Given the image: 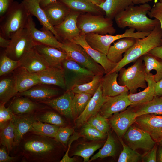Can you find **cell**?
Instances as JSON below:
<instances>
[{
    "label": "cell",
    "instance_id": "6da1fadb",
    "mask_svg": "<svg viewBox=\"0 0 162 162\" xmlns=\"http://www.w3.org/2000/svg\"><path fill=\"white\" fill-rule=\"evenodd\" d=\"M60 143L54 138L29 132L16 146V155L22 162H51Z\"/></svg>",
    "mask_w": 162,
    "mask_h": 162
},
{
    "label": "cell",
    "instance_id": "7a4b0ae2",
    "mask_svg": "<svg viewBox=\"0 0 162 162\" xmlns=\"http://www.w3.org/2000/svg\"><path fill=\"white\" fill-rule=\"evenodd\" d=\"M151 8L148 3L130 5L116 16V23L120 28L128 27L137 32H150L160 24L157 19H152L147 16Z\"/></svg>",
    "mask_w": 162,
    "mask_h": 162
},
{
    "label": "cell",
    "instance_id": "3957f363",
    "mask_svg": "<svg viewBox=\"0 0 162 162\" xmlns=\"http://www.w3.org/2000/svg\"><path fill=\"white\" fill-rule=\"evenodd\" d=\"M162 46V30L160 24L147 36L136 39L134 44L124 54L121 61L110 72H118L128 64L135 62L155 47Z\"/></svg>",
    "mask_w": 162,
    "mask_h": 162
},
{
    "label": "cell",
    "instance_id": "277c9868",
    "mask_svg": "<svg viewBox=\"0 0 162 162\" xmlns=\"http://www.w3.org/2000/svg\"><path fill=\"white\" fill-rule=\"evenodd\" d=\"M29 14L22 2L12 5L1 17L0 35L10 39L13 34L26 26Z\"/></svg>",
    "mask_w": 162,
    "mask_h": 162
},
{
    "label": "cell",
    "instance_id": "5b68a950",
    "mask_svg": "<svg viewBox=\"0 0 162 162\" xmlns=\"http://www.w3.org/2000/svg\"><path fill=\"white\" fill-rule=\"evenodd\" d=\"M118 72V83L127 87L130 93H136L138 88L147 87L142 56L135 61L134 64L127 68H121Z\"/></svg>",
    "mask_w": 162,
    "mask_h": 162
},
{
    "label": "cell",
    "instance_id": "8992f818",
    "mask_svg": "<svg viewBox=\"0 0 162 162\" xmlns=\"http://www.w3.org/2000/svg\"><path fill=\"white\" fill-rule=\"evenodd\" d=\"M112 20L103 15L81 14L77 19V26L82 34L89 33L113 34L116 29L113 26Z\"/></svg>",
    "mask_w": 162,
    "mask_h": 162
},
{
    "label": "cell",
    "instance_id": "52a82bcc",
    "mask_svg": "<svg viewBox=\"0 0 162 162\" xmlns=\"http://www.w3.org/2000/svg\"><path fill=\"white\" fill-rule=\"evenodd\" d=\"M135 31V29L129 28L123 33L116 35L89 33L85 35V38L87 43L92 48L106 55L111 44L115 41L127 37L136 39L143 38L149 34V33Z\"/></svg>",
    "mask_w": 162,
    "mask_h": 162
},
{
    "label": "cell",
    "instance_id": "ba28073f",
    "mask_svg": "<svg viewBox=\"0 0 162 162\" xmlns=\"http://www.w3.org/2000/svg\"><path fill=\"white\" fill-rule=\"evenodd\" d=\"M61 43V50L66 53L68 59L75 61L95 75L105 74L103 68L94 60L81 45L68 40Z\"/></svg>",
    "mask_w": 162,
    "mask_h": 162
},
{
    "label": "cell",
    "instance_id": "9c48e42d",
    "mask_svg": "<svg viewBox=\"0 0 162 162\" xmlns=\"http://www.w3.org/2000/svg\"><path fill=\"white\" fill-rule=\"evenodd\" d=\"M10 39V44L4 52L8 57L17 61L34 48L37 43L33 40L26 26L13 34Z\"/></svg>",
    "mask_w": 162,
    "mask_h": 162
},
{
    "label": "cell",
    "instance_id": "30bf717a",
    "mask_svg": "<svg viewBox=\"0 0 162 162\" xmlns=\"http://www.w3.org/2000/svg\"><path fill=\"white\" fill-rule=\"evenodd\" d=\"M66 85V91H70L75 87L87 83L93 79L95 74L75 61L67 59L62 62Z\"/></svg>",
    "mask_w": 162,
    "mask_h": 162
},
{
    "label": "cell",
    "instance_id": "8fae6325",
    "mask_svg": "<svg viewBox=\"0 0 162 162\" xmlns=\"http://www.w3.org/2000/svg\"><path fill=\"white\" fill-rule=\"evenodd\" d=\"M123 137L128 145L136 150L142 149L146 152L151 150L156 144L150 134L140 128L131 125Z\"/></svg>",
    "mask_w": 162,
    "mask_h": 162
},
{
    "label": "cell",
    "instance_id": "7c38bea8",
    "mask_svg": "<svg viewBox=\"0 0 162 162\" xmlns=\"http://www.w3.org/2000/svg\"><path fill=\"white\" fill-rule=\"evenodd\" d=\"M81 14L71 10L61 24L54 27L60 42L65 40L72 41L81 34V31L77 26V19Z\"/></svg>",
    "mask_w": 162,
    "mask_h": 162
},
{
    "label": "cell",
    "instance_id": "4fadbf2b",
    "mask_svg": "<svg viewBox=\"0 0 162 162\" xmlns=\"http://www.w3.org/2000/svg\"><path fill=\"white\" fill-rule=\"evenodd\" d=\"M136 117L134 107L130 106L125 110L112 117L109 122L110 126L121 138L135 122Z\"/></svg>",
    "mask_w": 162,
    "mask_h": 162
},
{
    "label": "cell",
    "instance_id": "5bb4252c",
    "mask_svg": "<svg viewBox=\"0 0 162 162\" xmlns=\"http://www.w3.org/2000/svg\"><path fill=\"white\" fill-rule=\"evenodd\" d=\"M128 92L112 97H106L99 113L107 118L115 113L123 111L131 105L128 98Z\"/></svg>",
    "mask_w": 162,
    "mask_h": 162
},
{
    "label": "cell",
    "instance_id": "9a60e30c",
    "mask_svg": "<svg viewBox=\"0 0 162 162\" xmlns=\"http://www.w3.org/2000/svg\"><path fill=\"white\" fill-rule=\"evenodd\" d=\"M26 26L33 40L35 42L61 50L62 43L57 39L50 30L43 27L40 30L37 29L36 27L32 15L30 14L28 17Z\"/></svg>",
    "mask_w": 162,
    "mask_h": 162
},
{
    "label": "cell",
    "instance_id": "2e32d148",
    "mask_svg": "<svg viewBox=\"0 0 162 162\" xmlns=\"http://www.w3.org/2000/svg\"><path fill=\"white\" fill-rule=\"evenodd\" d=\"M135 123L148 133L155 142L162 138V116L148 114L137 116Z\"/></svg>",
    "mask_w": 162,
    "mask_h": 162
},
{
    "label": "cell",
    "instance_id": "e0dca14e",
    "mask_svg": "<svg viewBox=\"0 0 162 162\" xmlns=\"http://www.w3.org/2000/svg\"><path fill=\"white\" fill-rule=\"evenodd\" d=\"M14 126L15 147L16 146L23 136L31 131L33 123L38 121L37 113L21 115L14 114L11 120Z\"/></svg>",
    "mask_w": 162,
    "mask_h": 162
},
{
    "label": "cell",
    "instance_id": "ac0fdd59",
    "mask_svg": "<svg viewBox=\"0 0 162 162\" xmlns=\"http://www.w3.org/2000/svg\"><path fill=\"white\" fill-rule=\"evenodd\" d=\"M18 62V67L23 68L32 74L40 72L50 67L35 47L26 53Z\"/></svg>",
    "mask_w": 162,
    "mask_h": 162
},
{
    "label": "cell",
    "instance_id": "d6986e66",
    "mask_svg": "<svg viewBox=\"0 0 162 162\" xmlns=\"http://www.w3.org/2000/svg\"><path fill=\"white\" fill-rule=\"evenodd\" d=\"M40 85H52L66 90L63 69L61 67H50L40 72L33 74Z\"/></svg>",
    "mask_w": 162,
    "mask_h": 162
},
{
    "label": "cell",
    "instance_id": "ffe728a7",
    "mask_svg": "<svg viewBox=\"0 0 162 162\" xmlns=\"http://www.w3.org/2000/svg\"><path fill=\"white\" fill-rule=\"evenodd\" d=\"M74 94L71 91H66L58 98L40 102L50 106L65 117L71 119L74 117L72 103Z\"/></svg>",
    "mask_w": 162,
    "mask_h": 162
},
{
    "label": "cell",
    "instance_id": "44dd1931",
    "mask_svg": "<svg viewBox=\"0 0 162 162\" xmlns=\"http://www.w3.org/2000/svg\"><path fill=\"white\" fill-rule=\"evenodd\" d=\"M104 100L100 84L84 111L76 118L75 121L76 126L77 127L82 126L91 117L99 113Z\"/></svg>",
    "mask_w": 162,
    "mask_h": 162
},
{
    "label": "cell",
    "instance_id": "7402d4cb",
    "mask_svg": "<svg viewBox=\"0 0 162 162\" xmlns=\"http://www.w3.org/2000/svg\"><path fill=\"white\" fill-rule=\"evenodd\" d=\"M72 41L81 45L94 60L103 68L105 74L111 72L117 65V64L110 62L106 55L92 48L86 41L85 35L81 34Z\"/></svg>",
    "mask_w": 162,
    "mask_h": 162
},
{
    "label": "cell",
    "instance_id": "603a6c76",
    "mask_svg": "<svg viewBox=\"0 0 162 162\" xmlns=\"http://www.w3.org/2000/svg\"><path fill=\"white\" fill-rule=\"evenodd\" d=\"M35 48L50 67H61L63 62L68 59L65 52L53 46L37 43Z\"/></svg>",
    "mask_w": 162,
    "mask_h": 162
},
{
    "label": "cell",
    "instance_id": "cb8c5ba5",
    "mask_svg": "<svg viewBox=\"0 0 162 162\" xmlns=\"http://www.w3.org/2000/svg\"><path fill=\"white\" fill-rule=\"evenodd\" d=\"M146 80L147 86L143 91L138 93L129 94L128 98L131 103L130 106H135L152 100L155 95L156 82L154 75L151 72L146 74Z\"/></svg>",
    "mask_w": 162,
    "mask_h": 162
},
{
    "label": "cell",
    "instance_id": "d4e9b609",
    "mask_svg": "<svg viewBox=\"0 0 162 162\" xmlns=\"http://www.w3.org/2000/svg\"><path fill=\"white\" fill-rule=\"evenodd\" d=\"M48 20L53 26L61 24L71 11L66 5L57 1L43 8Z\"/></svg>",
    "mask_w": 162,
    "mask_h": 162
},
{
    "label": "cell",
    "instance_id": "484cf974",
    "mask_svg": "<svg viewBox=\"0 0 162 162\" xmlns=\"http://www.w3.org/2000/svg\"><path fill=\"white\" fill-rule=\"evenodd\" d=\"M118 72L109 73L103 76L101 85L103 96H114L125 92L129 90L125 86H120L117 81Z\"/></svg>",
    "mask_w": 162,
    "mask_h": 162
},
{
    "label": "cell",
    "instance_id": "4316f807",
    "mask_svg": "<svg viewBox=\"0 0 162 162\" xmlns=\"http://www.w3.org/2000/svg\"><path fill=\"white\" fill-rule=\"evenodd\" d=\"M136 39L133 38H124L114 42L109 49L106 55L108 59L113 63L118 64L122 59L123 54L134 44Z\"/></svg>",
    "mask_w": 162,
    "mask_h": 162
},
{
    "label": "cell",
    "instance_id": "83f0119b",
    "mask_svg": "<svg viewBox=\"0 0 162 162\" xmlns=\"http://www.w3.org/2000/svg\"><path fill=\"white\" fill-rule=\"evenodd\" d=\"M32 16L36 17L43 27L51 31L58 40L57 34L49 21L46 14L40 4V0L23 1L22 2Z\"/></svg>",
    "mask_w": 162,
    "mask_h": 162
},
{
    "label": "cell",
    "instance_id": "f1b7e54d",
    "mask_svg": "<svg viewBox=\"0 0 162 162\" xmlns=\"http://www.w3.org/2000/svg\"><path fill=\"white\" fill-rule=\"evenodd\" d=\"M10 106L13 113L16 115L35 113L46 108L44 106L31 100L27 97H23L15 99Z\"/></svg>",
    "mask_w": 162,
    "mask_h": 162
},
{
    "label": "cell",
    "instance_id": "f546056e",
    "mask_svg": "<svg viewBox=\"0 0 162 162\" xmlns=\"http://www.w3.org/2000/svg\"><path fill=\"white\" fill-rule=\"evenodd\" d=\"M20 96H25L40 101L47 100L59 94L58 89L47 86H34L24 92L18 93Z\"/></svg>",
    "mask_w": 162,
    "mask_h": 162
},
{
    "label": "cell",
    "instance_id": "4dcf8cb0",
    "mask_svg": "<svg viewBox=\"0 0 162 162\" xmlns=\"http://www.w3.org/2000/svg\"><path fill=\"white\" fill-rule=\"evenodd\" d=\"M14 74L18 93L28 90L40 84L33 74L29 73L25 69L18 67Z\"/></svg>",
    "mask_w": 162,
    "mask_h": 162
},
{
    "label": "cell",
    "instance_id": "1f68e13d",
    "mask_svg": "<svg viewBox=\"0 0 162 162\" xmlns=\"http://www.w3.org/2000/svg\"><path fill=\"white\" fill-rule=\"evenodd\" d=\"M132 5V0H105L96 5L104 12L106 17L112 20L117 14Z\"/></svg>",
    "mask_w": 162,
    "mask_h": 162
},
{
    "label": "cell",
    "instance_id": "d6a6232c",
    "mask_svg": "<svg viewBox=\"0 0 162 162\" xmlns=\"http://www.w3.org/2000/svg\"><path fill=\"white\" fill-rule=\"evenodd\" d=\"M72 10L82 14L88 13L103 15L101 9L88 0H58Z\"/></svg>",
    "mask_w": 162,
    "mask_h": 162
},
{
    "label": "cell",
    "instance_id": "836d02e7",
    "mask_svg": "<svg viewBox=\"0 0 162 162\" xmlns=\"http://www.w3.org/2000/svg\"><path fill=\"white\" fill-rule=\"evenodd\" d=\"M134 107L137 117L148 114L162 115V96H154L150 101Z\"/></svg>",
    "mask_w": 162,
    "mask_h": 162
},
{
    "label": "cell",
    "instance_id": "e575fe53",
    "mask_svg": "<svg viewBox=\"0 0 162 162\" xmlns=\"http://www.w3.org/2000/svg\"><path fill=\"white\" fill-rule=\"evenodd\" d=\"M18 93L16 80L14 76L0 80V104H5Z\"/></svg>",
    "mask_w": 162,
    "mask_h": 162
},
{
    "label": "cell",
    "instance_id": "d590c367",
    "mask_svg": "<svg viewBox=\"0 0 162 162\" xmlns=\"http://www.w3.org/2000/svg\"><path fill=\"white\" fill-rule=\"evenodd\" d=\"M143 60L146 74L152 70L156 72L154 79L156 82L162 79V59L151 54L147 53L142 56Z\"/></svg>",
    "mask_w": 162,
    "mask_h": 162
},
{
    "label": "cell",
    "instance_id": "8d00e7d4",
    "mask_svg": "<svg viewBox=\"0 0 162 162\" xmlns=\"http://www.w3.org/2000/svg\"><path fill=\"white\" fill-rule=\"evenodd\" d=\"M0 143L6 147L9 154L15 147L14 128L11 121L0 128Z\"/></svg>",
    "mask_w": 162,
    "mask_h": 162
},
{
    "label": "cell",
    "instance_id": "74e56055",
    "mask_svg": "<svg viewBox=\"0 0 162 162\" xmlns=\"http://www.w3.org/2000/svg\"><path fill=\"white\" fill-rule=\"evenodd\" d=\"M93 95L85 93L75 94L72 103L74 117L76 118L84 111Z\"/></svg>",
    "mask_w": 162,
    "mask_h": 162
},
{
    "label": "cell",
    "instance_id": "f35d334b",
    "mask_svg": "<svg viewBox=\"0 0 162 162\" xmlns=\"http://www.w3.org/2000/svg\"><path fill=\"white\" fill-rule=\"evenodd\" d=\"M104 74L95 75L92 80L75 87L71 90L75 94L85 93L93 95L100 86Z\"/></svg>",
    "mask_w": 162,
    "mask_h": 162
},
{
    "label": "cell",
    "instance_id": "ab89813d",
    "mask_svg": "<svg viewBox=\"0 0 162 162\" xmlns=\"http://www.w3.org/2000/svg\"><path fill=\"white\" fill-rule=\"evenodd\" d=\"M116 152L115 140L110 134H108L107 140L102 147L96 154L92 156L89 162L98 158H103L108 157H114Z\"/></svg>",
    "mask_w": 162,
    "mask_h": 162
},
{
    "label": "cell",
    "instance_id": "60d3db41",
    "mask_svg": "<svg viewBox=\"0 0 162 162\" xmlns=\"http://www.w3.org/2000/svg\"><path fill=\"white\" fill-rule=\"evenodd\" d=\"M60 127L37 121L33 124L31 131L40 135L54 138Z\"/></svg>",
    "mask_w": 162,
    "mask_h": 162
},
{
    "label": "cell",
    "instance_id": "b9f144b4",
    "mask_svg": "<svg viewBox=\"0 0 162 162\" xmlns=\"http://www.w3.org/2000/svg\"><path fill=\"white\" fill-rule=\"evenodd\" d=\"M102 144L98 143H86L81 144L77 147L73 155L81 157L84 162H89L91 156L97 150L100 148Z\"/></svg>",
    "mask_w": 162,
    "mask_h": 162
},
{
    "label": "cell",
    "instance_id": "7bdbcfd3",
    "mask_svg": "<svg viewBox=\"0 0 162 162\" xmlns=\"http://www.w3.org/2000/svg\"><path fill=\"white\" fill-rule=\"evenodd\" d=\"M123 150L119 155L118 162H137L142 160L143 155L126 145L120 138Z\"/></svg>",
    "mask_w": 162,
    "mask_h": 162
},
{
    "label": "cell",
    "instance_id": "ee69618b",
    "mask_svg": "<svg viewBox=\"0 0 162 162\" xmlns=\"http://www.w3.org/2000/svg\"><path fill=\"white\" fill-rule=\"evenodd\" d=\"M38 121L49 123L59 127H62L65 124V121L58 113L51 111H46L42 113H37Z\"/></svg>",
    "mask_w": 162,
    "mask_h": 162
},
{
    "label": "cell",
    "instance_id": "f6af8a7d",
    "mask_svg": "<svg viewBox=\"0 0 162 162\" xmlns=\"http://www.w3.org/2000/svg\"><path fill=\"white\" fill-rule=\"evenodd\" d=\"M19 67L18 61L11 59L5 52L1 56L0 58V76L6 75L14 71Z\"/></svg>",
    "mask_w": 162,
    "mask_h": 162
},
{
    "label": "cell",
    "instance_id": "bcb514c9",
    "mask_svg": "<svg viewBox=\"0 0 162 162\" xmlns=\"http://www.w3.org/2000/svg\"><path fill=\"white\" fill-rule=\"evenodd\" d=\"M87 122L105 134L109 130L110 125L107 118L99 112L91 117Z\"/></svg>",
    "mask_w": 162,
    "mask_h": 162
},
{
    "label": "cell",
    "instance_id": "7dc6e473",
    "mask_svg": "<svg viewBox=\"0 0 162 162\" xmlns=\"http://www.w3.org/2000/svg\"><path fill=\"white\" fill-rule=\"evenodd\" d=\"M81 135L91 140H96L105 138L106 134L98 130L86 122L82 126Z\"/></svg>",
    "mask_w": 162,
    "mask_h": 162
},
{
    "label": "cell",
    "instance_id": "c3c4849f",
    "mask_svg": "<svg viewBox=\"0 0 162 162\" xmlns=\"http://www.w3.org/2000/svg\"><path fill=\"white\" fill-rule=\"evenodd\" d=\"M73 132L74 129L72 128L69 127H60L54 139L63 145L66 146L68 144L69 138Z\"/></svg>",
    "mask_w": 162,
    "mask_h": 162
},
{
    "label": "cell",
    "instance_id": "681fc988",
    "mask_svg": "<svg viewBox=\"0 0 162 162\" xmlns=\"http://www.w3.org/2000/svg\"><path fill=\"white\" fill-rule=\"evenodd\" d=\"M5 104H0V128L11 120L14 115L10 106L6 108Z\"/></svg>",
    "mask_w": 162,
    "mask_h": 162
},
{
    "label": "cell",
    "instance_id": "f907efd6",
    "mask_svg": "<svg viewBox=\"0 0 162 162\" xmlns=\"http://www.w3.org/2000/svg\"><path fill=\"white\" fill-rule=\"evenodd\" d=\"M147 15L150 18H155L159 22L162 30V3L160 2H156Z\"/></svg>",
    "mask_w": 162,
    "mask_h": 162
},
{
    "label": "cell",
    "instance_id": "816d5d0a",
    "mask_svg": "<svg viewBox=\"0 0 162 162\" xmlns=\"http://www.w3.org/2000/svg\"><path fill=\"white\" fill-rule=\"evenodd\" d=\"M9 154L6 147L2 145L0 148V162H16L21 157L17 155L10 156Z\"/></svg>",
    "mask_w": 162,
    "mask_h": 162
},
{
    "label": "cell",
    "instance_id": "f5cc1de1",
    "mask_svg": "<svg viewBox=\"0 0 162 162\" xmlns=\"http://www.w3.org/2000/svg\"><path fill=\"white\" fill-rule=\"evenodd\" d=\"M157 146L156 144L150 150L143 155L142 160L143 162H156L157 161L156 154Z\"/></svg>",
    "mask_w": 162,
    "mask_h": 162
},
{
    "label": "cell",
    "instance_id": "db71d44e",
    "mask_svg": "<svg viewBox=\"0 0 162 162\" xmlns=\"http://www.w3.org/2000/svg\"><path fill=\"white\" fill-rule=\"evenodd\" d=\"M11 0H0V16L2 17L8 11L12 5Z\"/></svg>",
    "mask_w": 162,
    "mask_h": 162
},
{
    "label": "cell",
    "instance_id": "11a10c76",
    "mask_svg": "<svg viewBox=\"0 0 162 162\" xmlns=\"http://www.w3.org/2000/svg\"><path fill=\"white\" fill-rule=\"evenodd\" d=\"M148 53L162 59V46L155 47Z\"/></svg>",
    "mask_w": 162,
    "mask_h": 162
},
{
    "label": "cell",
    "instance_id": "9f6ffc18",
    "mask_svg": "<svg viewBox=\"0 0 162 162\" xmlns=\"http://www.w3.org/2000/svg\"><path fill=\"white\" fill-rule=\"evenodd\" d=\"M70 146V145L68 146V149L62 159L60 160V162H73L75 161L74 158L70 157L69 156V152Z\"/></svg>",
    "mask_w": 162,
    "mask_h": 162
},
{
    "label": "cell",
    "instance_id": "6f0895ef",
    "mask_svg": "<svg viewBox=\"0 0 162 162\" xmlns=\"http://www.w3.org/2000/svg\"><path fill=\"white\" fill-rule=\"evenodd\" d=\"M10 42V39H7L0 35V46L1 47L7 48L9 46Z\"/></svg>",
    "mask_w": 162,
    "mask_h": 162
},
{
    "label": "cell",
    "instance_id": "680465c9",
    "mask_svg": "<svg viewBox=\"0 0 162 162\" xmlns=\"http://www.w3.org/2000/svg\"><path fill=\"white\" fill-rule=\"evenodd\" d=\"M162 96V79L156 82L155 96Z\"/></svg>",
    "mask_w": 162,
    "mask_h": 162
},
{
    "label": "cell",
    "instance_id": "91938a15",
    "mask_svg": "<svg viewBox=\"0 0 162 162\" xmlns=\"http://www.w3.org/2000/svg\"><path fill=\"white\" fill-rule=\"evenodd\" d=\"M58 0H40V4L43 8L49 4Z\"/></svg>",
    "mask_w": 162,
    "mask_h": 162
},
{
    "label": "cell",
    "instance_id": "94428289",
    "mask_svg": "<svg viewBox=\"0 0 162 162\" xmlns=\"http://www.w3.org/2000/svg\"><path fill=\"white\" fill-rule=\"evenodd\" d=\"M152 0H132L134 5L141 4L151 2Z\"/></svg>",
    "mask_w": 162,
    "mask_h": 162
},
{
    "label": "cell",
    "instance_id": "6125c7cd",
    "mask_svg": "<svg viewBox=\"0 0 162 162\" xmlns=\"http://www.w3.org/2000/svg\"><path fill=\"white\" fill-rule=\"evenodd\" d=\"M157 161L162 162V146L159 147L158 151V156Z\"/></svg>",
    "mask_w": 162,
    "mask_h": 162
},
{
    "label": "cell",
    "instance_id": "be15d7a7",
    "mask_svg": "<svg viewBox=\"0 0 162 162\" xmlns=\"http://www.w3.org/2000/svg\"><path fill=\"white\" fill-rule=\"evenodd\" d=\"M96 5L99 4L104 2L105 0H88Z\"/></svg>",
    "mask_w": 162,
    "mask_h": 162
},
{
    "label": "cell",
    "instance_id": "e7e4bbea",
    "mask_svg": "<svg viewBox=\"0 0 162 162\" xmlns=\"http://www.w3.org/2000/svg\"><path fill=\"white\" fill-rule=\"evenodd\" d=\"M160 145L162 146V138L158 141Z\"/></svg>",
    "mask_w": 162,
    "mask_h": 162
},
{
    "label": "cell",
    "instance_id": "03108f58",
    "mask_svg": "<svg viewBox=\"0 0 162 162\" xmlns=\"http://www.w3.org/2000/svg\"><path fill=\"white\" fill-rule=\"evenodd\" d=\"M159 2H161L162 3V0H160Z\"/></svg>",
    "mask_w": 162,
    "mask_h": 162
},
{
    "label": "cell",
    "instance_id": "003e7915",
    "mask_svg": "<svg viewBox=\"0 0 162 162\" xmlns=\"http://www.w3.org/2000/svg\"><path fill=\"white\" fill-rule=\"evenodd\" d=\"M26 0H23V1H26Z\"/></svg>",
    "mask_w": 162,
    "mask_h": 162
}]
</instances>
